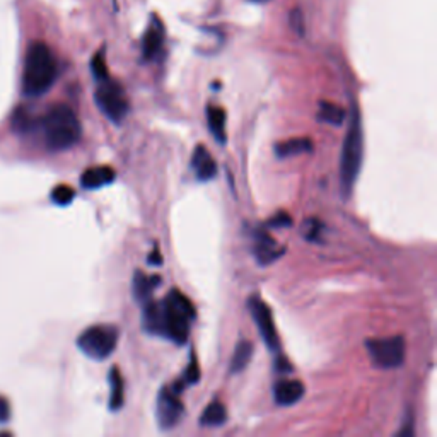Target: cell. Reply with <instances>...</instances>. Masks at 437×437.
<instances>
[{
  "instance_id": "1",
  "label": "cell",
  "mask_w": 437,
  "mask_h": 437,
  "mask_svg": "<svg viewBox=\"0 0 437 437\" xmlns=\"http://www.w3.org/2000/svg\"><path fill=\"white\" fill-rule=\"evenodd\" d=\"M195 306L180 291H171L166 299L156 303L147 301L144 306V325L147 333L166 336L174 343H185L190 335V325L195 320Z\"/></svg>"
},
{
  "instance_id": "2",
  "label": "cell",
  "mask_w": 437,
  "mask_h": 437,
  "mask_svg": "<svg viewBox=\"0 0 437 437\" xmlns=\"http://www.w3.org/2000/svg\"><path fill=\"white\" fill-rule=\"evenodd\" d=\"M57 60L46 43H31L26 52L23 69V94L28 98H39L55 84Z\"/></svg>"
},
{
  "instance_id": "3",
  "label": "cell",
  "mask_w": 437,
  "mask_h": 437,
  "mask_svg": "<svg viewBox=\"0 0 437 437\" xmlns=\"http://www.w3.org/2000/svg\"><path fill=\"white\" fill-rule=\"evenodd\" d=\"M46 147L53 152L67 150L81 139L82 128L77 114L67 105H53L39 121Z\"/></svg>"
},
{
  "instance_id": "4",
  "label": "cell",
  "mask_w": 437,
  "mask_h": 437,
  "mask_svg": "<svg viewBox=\"0 0 437 437\" xmlns=\"http://www.w3.org/2000/svg\"><path fill=\"white\" fill-rule=\"evenodd\" d=\"M364 157V134L360 116L356 110L350 116L349 130L345 134V141L342 145V157H340V185L345 195H350L357 176L363 167Z\"/></svg>"
},
{
  "instance_id": "5",
  "label": "cell",
  "mask_w": 437,
  "mask_h": 437,
  "mask_svg": "<svg viewBox=\"0 0 437 437\" xmlns=\"http://www.w3.org/2000/svg\"><path fill=\"white\" fill-rule=\"evenodd\" d=\"M118 343V329L111 325H94L79 335L77 347L84 356L94 360H105L113 354Z\"/></svg>"
},
{
  "instance_id": "6",
  "label": "cell",
  "mask_w": 437,
  "mask_h": 437,
  "mask_svg": "<svg viewBox=\"0 0 437 437\" xmlns=\"http://www.w3.org/2000/svg\"><path fill=\"white\" fill-rule=\"evenodd\" d=\"M94 101L98 108L106 118H110L113 123H120L128 114V99L125 96V91L118 82L105 79L99 81L98 89L94 92Z\"/></svg>"
},
{
  "instance_id": "7",
  "label": "cell",
  "mask_w": 437,
  "mask_h": 437,
  "mask_svg": "<svg viewBox=\"0 0 437 437\" xmlns=\"http://www.w3.org/2000/svg\"><path fill=\"white\" fill-rule=\"evenodd\" d=\"M365 347L374 365L381 369H396L405 363V345L403 336H385V338L365 340Z\"/></svg>"
},
{
  "instance_id": "8",
  "label": "cell",
  "mask_w": 437,
  "mask_h": 437,
  "mask_svg": "<svg viewBox=\"0 0 437 437\" xmlns=\"http://www.w3.org/2000/svg\"><path fill=\"white\" fill-rule=\"evenodd\" d=\"M183 414H185V407H183L180 393L174 388L164 386L157 395L156 403V417L159 427L170 431L181 420Z\"/></svg>"
},
{
  "instance_id": "9",
  "label": "cell",
  "mask_w": 437,
  "mask_h": 437,
  "mask_svg": "<svg viewBox=\"0 0 437 437\" xmlns=\"http://www.w3.org/2000/svg\"><path fill=\"white\" fill-rule=\"evenodd\" d=\"M248 306H250V313H252L253 320H255L258 332H260L263 342L267 343V347L272 350V352H277V350L281 349V343H278V333H277V328H275L274 316H272L270 307L263 303L261 297H256V296L250 299Z\"/></svg>"
},
{
  "instance_id": "10",
  "label": "cell",
  "mask_w": 437,
  "mask_h": 437,
  "mask_svg": "<svg viewBox=\"0 0 437 437\" xmlns=\"http://www.w3.org/2000/svg\"><path fill=\"white\" fill-rule=\"evenodd\" d=\"M253 253H255L258 263L268 265L284 253V248L278 246V243L268 232L258 231L255 234V241H253Z\"/></svg>"
},
{
  "instance_id": "11",
  "label": "cell",
  "mask_w": 437,
  "mask_h": 437,
  "mask_svg": "<svg viewBox=\"0 0 437 437\" xmlns=\"http://www.w3.org/2000/svg\"><path fill=\"white\" fill-rule=\"evenodd\" d=\"M192 167L195 171L196 178L202 181L212 180L217 174V164L212 154L207 150V147L199 145L192 156Z\"/></svg>"
},
{
  "instance_id": "12",
  "label": "cell",
  "mask_w": 437,
  "mask_h": 437,
  "mask_svg": "<svg viewBox=\"0 0 437 437\" xmlns=\"http://www.w3.org/2000/svg\"><path fill=\"white\" fill-rule=\"evenodd\" d=\"M304 385L297 379H285V381H278L274 388V398L282 407H289V405L297 403L304 396Z\"/></svg>"
},
{
  "instance_id": "13",
  "label": "cell",
  "mask_w": 437,
  "mask_h": 437,
  "mask_svg": "<svg viewBox=\"0 0 437 437\" xmlns=\"http://www.w3.org/2000/svg\"><path fill=\"white\" fill-rule=\"evenodd\" d=\"M114 181V170L110 166L89 167L82 173L81 185L85 190H98Z\"/></svg>"
},
{
  "instance_id": "14",
  "label": "cell",
  "mask_w": 437,
  "mask_h": 437,
  "mask_svg": "<svg viewBox=\"0 0 437 437\" xmlns=\"http://www.w3.org/2000/svg\"><path fill=\"white\" fill-rule=\"evenodd\" d=\"M161 278L159 277H147L144 272H135L134 275V297L139 303H147L152 297V292L156 291V287L159 285Z\"/></svg>"
},
{
  "instance_id": "15",
  "label": "cell",
  "mask_w": 437,
  "mask_h": 437,
  "mask_svg": "<svg viewBox=\"0 0 437 437\" xmlns=\"http://www.w3.org/2000/svg\"><path fill=\"white\" fill-rule=\"evenodd\" d=\"M161 46H163V28L159 24H152L149 30L145 31L144 41H142V53H144L145 60H152L154 57L159 53Z\"/></svg>"
},
{
  "instance_id": "16",
  "label": "cell",
  "mask_w": 437,
  "mask_h": 437,
  "mask_svg": "<svg viewBox=\"0 0 437 437\" xmlns=\"http://www.w3.org/2000/svg\"><path fill=\"white\" fill-rule=\"evenodd\" d=\"M227 420V410H225L224 403L216 400L205 407V410L200 415V424L205 427H218Z\"/></svg>"
},
{
  "instance_id": "17",
  "label": "cell",
  "mask_w": 437,
  "mask_h": 437,
  "mask_svg": "<svg viewBox=\"0 0 437 437\" xmlns=\"http://www.w3.org/2000/svg\"><path fill=\"white\" fill-rule=\"evenodd\" d=\"M253 343L252 342H246V340H241V342L236 345L234 352H232V359L231 364H229V371L238 374V372L245 371L246 365L250 364L253 357Z\"/></svg>"
},
{
  "instance_id": "18",
  "label": "cell",
  "mask_w": 437,
  "mask_h": 437,
  "mask_svg": "<svg viewBox=\"0 0 437 437\" xmlns=\"http://www.w3.org/2000/svg\"><path fill=\"white\" fill-rule=\"evenodd\" d=\"M207 121L209 128L217 142H225V111L221 106H209L207 108Z\"/></svg>"
},
{
  "instance_id": "19",
  "label": "cell",
  "mask_w": 437,
  "mask_h": 437,
  "mask_svg": "<svg viewBox=\"0 0 437 437\" xmlns=\"http://www.w3.org/2000/svg\"><path fill=\"white\" fill-rule=\"evenodd\" d=\"M311 150H313V144L307 139H292V141H285L275 145V154L278 157L299 156V154L311 152Z\"/></svg>"
},
{
  "instance_id": "20",
  "label": "cell",
  "mask_w": 437,
  "mask_h": 437,
  "mask_svg": "<svg viewBox=\"0 0 437 437\" xmlns=\"http://www.w3.org/2000/svg\"><path fill=\"white\" fill-rule=\"evenodd\" d=\"M110 408L111 410H118V408L123 407L125 403V386H123V378H121L118 367H113L110 372Z\"/></svg>"
},
{
  "instance_id": "21",
  "label": "cell",
  "mask_w": 437,
  "mask_h": 437,
  "mask_svg": "<svg viewBox=\"0 0 437 437\" xmlns=\"http://www.w3.org/2000/svg\"><path fill=\"white\" fill-rule=\"evenodd\" d=\"M321 121L329 125H335V127H340L345 120V110L338 105H333V103L323 101L320 105V114H318Z\"/></svg>"
},
{
  "instance_id": "22",
  "label": "cell",
  "mask_w": 437,
  "mask_h": 437,
  "mask_svg": "<svg viewBox=\"0 0 437 437\" xmlns=\"http://www.w3.org/2000/svg\"><path fill=\"white\" fill-rule=\"evenodd\" d=\"M53 203L60 207H65L69 205L70 202L75 199V192L74 188H70L69 185H59L52 190V195H50Z\"/></svg>"
},
{
  "instance_id": "23",
  "label": "cell",
  "mask_w": 437,
  "mask_h": 437,
  "mask_svg": "<svg viewBox=\"0 0 437 437\" xmlns=\"http://www.w3.org/2000/svg\"><path fill=\"white\" fill-rule=\"evenodd\" d=\"M199 379H200L199 363H196L195 356H193L192 359H190V364H188V367H186L185 374H183V379H181L180 383H178L176 386H174V389H176L178 393H181V389L185 388L186 385H195V383L199 381Z\"/></svg>"
},
{
  "instance_id": "24",
  "label": "cell",
  "mask_w": 437,
  "mask_h": 437,
  "mask_svg": "<svg viewBox=\"0 0 437 437\" xmlns=\"http://www.w3.org/2000/svg\"><path fill=\"white\" fill-rule=\"evenodd\" d=\"M91 70H92V75H94L98 81H105V79H108V67H106L105 55H103V52L96 53V55L92 57Z\"/></svg>"
},
{
  "instance_id": "25",
  "label": "cell",
  "mask_w": 437,
  "mask_h": 437,
  "mask_svg": "<svg viewBox=\"0 0 437 437\" xmlns=\"http://www.w3.org/2000/svg\"><path fill=\"white\" fill-rule=\"evenodd\" d=\"M289 21H291V26L292 30L296 31L299 37L304 34V16L301 12V9H292L291 14H289Z\"/></svg>"
},
{
  "instance_id": "26",
  "label": "cell",
  "mask_w": 437,
  "mask_h": 437,
  "mask_svg": "<svg viewBox=\"0 0 437 437\" xmlns=\"http://www.w3.org/2000/svg\"><path fill=\"white\" fill-rule=\"evenodd\" d=\"M292 221H291V216L285 212H278L277 216L272 217L270 221V225H274V227H287V225H291Z\"/></svg>"
},
{
  "instance_id": "27",
  "label": "cell",
  "mask_w": 437,
  "mask_h": 437,
  "mask_svg": "<svg viewBox=\"0 0 437 437\" xmlns=\"http://www.w3.org/2000/svg\"><path fill=\"white\" fill-rule=\"evenodd\" d=\"M10 418V403L6 396L0 395V424H6Z\"/></svg>"
},
{
  "instance_id": "28",
  "label": "cell",
  "mask_w": 437,
  "mask_h": 437,
  "mask_svg": "<svg viewBox=\"0 0 437 437\" xmlns=\"http://www.w3.org/2000/svg\"><path fill=\"white\" fill-rule=\"evenodd\" d=\"M252 2H256V3H265V2H268V0H252Z\"/></svg>"
}]
</instances>
